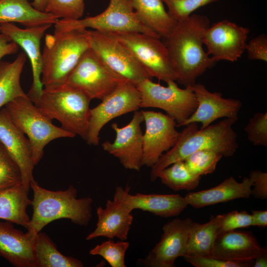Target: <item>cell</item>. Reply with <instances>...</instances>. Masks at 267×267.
Here are the masks:
<instances>
[{
    "label": "cell",
    "mask_w": 267,
    "mask_h": 267,
    "mask_svg": "<svg viewBox=\"0 0 267 267\" xmlns=\"http://www.w3.org/2000/svg\"><path fill=\"white\" fill-rule=\"evenodd\" d=\"M210 26L204 15L192 14L178 21L173 31L163 38L179 84L191 87L196 79L216 62L203 48L204 36Z\"/></svg>",
    "instance_id": "obj_1"
},
{
    "label": "cell",
    "mask_w": 267,
    "mask_h": 267,
    "mask_svg": "<svg viewBox=\"0 0 267 267\" xmlns=\"http://www.w3.org/2000/svg\"><path fill=\"white\" fill-rule=\"evenodd\" d=\"M237 120L238 117L224 118L200 129L196 123L185 126L176 144L163 154L151 167L150 180L154 182L163 169L177 161H183L198 150H212L222 156H232L239 146L237 134L232 127Z\"/></svg>",
    "instance_id": "obj_2"
},
{
    "label": "cell",
    "mask_w": 267,
    "mask_h": 267,
    "mask_svg": "<svg viewBox=\"0 0 267 267\" xmlns=\"http://www.w3.org/2000/svg\"><path fill=\"white\" fill-rule=\"evenodd\" d=\"M54 27L53 34L45 35L42 52L41 82L44 88L64 85L89 48L87 29Z\"/></svg>",
    "instance_id": "obj_3"
},
{
    "label": "cell",
    "mask_w": 267,
    "mask_h": 267,
    "mask_svg": "<svg viewBox=\"0 0 267 267\" xmlns=\"http://www.w3.org/2000/svg\"><path fill=\"white\" fill-rule=\"evenodd\" d=\"M31 205L33 214L27 230L38 234L49 223L58 219H69L73 223L87 226L92 217V199L77 198V189L70 185L64 190L51 191L41 187L33 180Z\"/></svg>",
    "instance_id": "obj_4"
},
{
    "label": "cell",
    "mask_w": 267,
    "mask_h": 267,
    "mask_svg": "<svg viewBox=\"0 0 267 267\" xmlns=\"http://www.w3.org/2000/svg\"><path fill=\"white\" fill-rule=\"evenodd\" d=\"M90 100L81 91L64 84L43 88L34 104L49 119L59 121L62 128L86 141Z\"/></svg>",
    "instance_id": "obj_5"
},
{
    "label": "cell",
    "mask_w": 267,
    "mask_h": 267,
    "mask_svg": "<svg viewBox=\"0 0 267 267\" xmlns=\"http://www.w3.org/2000/svg\"><path fill=\"white\" fill-rule=\"evenodd\" d=\"M3 108L14 125L27 135L35 166L42 158L45 146L52 140L76 136L52 124V120L41 112L28 95L14 99Z\"/></svg>",
    "instance_id": "obj_6"
},
{
    "label": "cell",
    "mask_w": 267,
    "mask_h": 267,
    "mask_svg": "<svg viewBox=\"0 0 267 267\" xmlns=\"http://www.w3.org/2000/svg\"><path fill=\"white\" fill-rule=\"evenodd\" d=\"M164 87L147 78L136 88L140 95V107L157 108L164 110L179 127L194 112L197 101L191 87L180 88L175 81Z\"/></svg>",
    "instance_id": "obj_7"
},
{
    "label": "cell",
    "mask_w": 267,
    "mask_h": 267,
    "mask_svg": "<svg viewBox=\"0 0 267 267\" xmlns=\"http://www.w3.org/2000/svg\"><path fill=\"white\" fill-rule=\"evenodd\" d=\"M108 34L130 50L151 78L154 77L166 83L177 80L168 51L161 38L139 32Z\"/></svg>",
    "instance_id": "obj_8"
},
{
    "label": "cell",
    "mask_w": 267,
    "mask_h": 267,
    "mask_svg": "<svg viewBox=\"0 0 267 267\" xmlns=\"http://www.w3.org/2000/svg\"><path fill=\"white\" fill-rule=\"evenodd\" d=\"M68 28H91L106 33L139 32L161 37L138 19L130 0H110L107 8L92 17L76 20L59 19L55 24Z\"/></svg>",
    "instance_id": "obj_9"
},
{
    "label": "cell",
    "mask_w": 267,
    "mask_h": 267,
    "mask_svg": "<svg viewBox=\"0 0 267 267\" xmlns=\"http://www.w3.org/2000/svg\"><path fill=\"white\" fill-rule=\"evenodd\" d=\"M125 81L111 71L89 48L64 84L81 91L90 100H102Z\"/></svg>",
    "instance_id": "obj_10"
},
{
    "label": "cell",
    "mask_w": 267,
    "mask_h": 267,
    "mask_svg": "<svg viewBox=\"0 0 267 267\" xmlns=\"http://www.w3.org/2000/svg\"><path fill=\"white\" fill-rule=\"evenodd\" d=\"M89 48L114 73L134 86L151 78L130 50L110 34L88 30Z\"/></svg>",
    "instance_id": "obj_11"
},
{
    "label": "cell",
    "mask_w": 267,
    "mask_h": 267,
    "mask_svg": "<svg viewBox=\"0 0 267 267\" xmlns=\"http://www.w3.org/2000/svg\"><path fill=\"white\" fill-rule=\"evenodd\" d=\"M90 110L89 130L86 141L97 145L102 128L112 119L140 108V95L136 87L125 81Z\"/></svg>",
    "instance_id": "obj_12"
},
{
    "label": "cell",
    "mask_w": 267,
    "mask_h": 267,
    "mask_svg": "<svg viewBox=\"0 0 267 267\" xmlns=\"http://www.w3.org/2000/svg\"><path fill=\"white\" fill-rule=\"evenodd\" d=\"M145 124L143 134L142 165L152 167L161 156L177 143L180 132L176 120L167 114L153 111H141Z\"/></svg>",
    "instance_id": "obj_13"
},
{
    "label": "cell",
    "mask_w": 267,
    "mask_h": 267,
    "mask_svg": "<svg viewBox=\"0 0 267 267\" xmlns=\"http://www.w3.org/2000/svg\"><path fill=\"white\" fill-rule=\"evenodd\" d=\"M249 32L248 28L226 19L210 26L203 40L207 53L216 63L237 61L245 50Z\"/></svg>",
    "instance_id": "obj_14"
},
{
    "label": "cell",
    "mask_w": 267,
    "mask_h": 267,
    "mask_svg": "<svg viewBox=\"0 0 267 267\" xmlns=\"http://www.w3.org/2000/svg\"><path fill=\"white\" fill-rule=\"evenodd\" d=\"M193 221L176 218L163 227L160 241L138 262L148 267H174L176 259L186 254L188 232Z\"/></svg>",
    "instance_id": "obj_15"
},
{
    "label": "cell",
    "mask_w": 267,
    "mask_h": 267,
    "mask_svg": "<svg viewBox=\"0 0 267 267\" xmlns=\"http://www.w3.org/2000/svg\"><path fill=\"white\" fill-rule=\"evenodd\" d=\"M144 121L141 111H136L130 123L123 127L111 125L115 132L113 142L106 140L102 144L103 149L119 160L127 169L139 171L142 165L143 134L141 124Z\"/></svg>",
    "instance_id": "obj_16"
},
{
    "label": "cell",
    "mask_w": 267,
    "mask_h": 267,
    "mask_svg": "<svg viewBox=\"0 0 267 267\" xmlns=\"http://www.w3.org/2000/svg\"><path fill=\"white\" fill-rule=\"evenodd\" d=\"M51 24H44L21 28L12 23H0V33L4 34L20 46L31 62L33 83L28 93L33 103L39 99L43 89L41 82L42 53L41 41Z\"/></svg>",
    "instance_id": "obj_17"
},
{
    "label": "cell",
    "mask_w": 267,
    "mask_h": 267,
    "mask_svg": "<svg viewBox=\"0 0 267 267\" xmlns=\"http://www.w3.org/2000/svg\"><path fill=\"white\" fill-rule=\"evenodd\" d=\"M191 87L197 99V106L191 115L180 126L196 123H200V129H203L220 118L238 117L242 107L239 100L224 98L222 93L211 92L200 83H195Z\"/></svg>",
    "instance_id": "obj_18"
},
{
    "label": "cell",
    "mask_w": 267,
    "mask_h": 267,
    "mask_svg": "<svg viewBox=\"0 0 267 267\" xmlns=\"http://www.w3.org/2000/svg\"><path fill=\"white\" fill-rule=\"evenodd\" d=\"M132 211L124 199L115 192L113 199L107 200L105 208L99 207L96 209V227L88 235L86 240L99 237L127 240L133 221Z\"/></svg>",
    "instance_id": "obj_19"
},
{
    "label": "cell",
    "mask_w": 267,
    "mask_h": 267,
    "mask_svg": "<svg viewBox=\"0 0 267 267\" xmlns=\"http://www.w3.org/2000/svg\"><path fill=\"white\" fill-rule=\"evenodd\" d=\"M0 144L19 167L22 184L29 191L30 183L34 179L33 173L35 166L31 144L28 138L12 122L3 108L0 110Z\"/></svg>",
    "instance_id": "obj_20"
},
{
    "label": "cell",
    "mask_w": 267,
    "mask_h": 267,
    "mask_svg": "<svg viewBox=\"0 0 267 267\" xmlns=\"http://www.w3.org/2000/svg\"><path fill=\"white\" fill-rule=\"evenodd\" d=\"M11 223L0 222V256L16 267H38L34 250L37 234L23 232Z\"/></svg>",
    "instance_id": "obj_21"
},
{
    "label": "cell",
    "mask_w": 267,
    "mask_h": 267,
    "mask_svg": "<svg viewBox=\"0 0 267 267\" xmlns=\"http://www.w3.org/2000/svg\"><path fill=\"white\" fill-rule=\"evenodd\" d=\"M267 253L254 235L246 231L231 230L218 235L209 256L233 262H253Z\"/></svg>",
    "instance_id": "obj_22"
},
{
    "label": "cell",
    "mask_w": 267,
    "mask_h": 267,
    "mask_svg": "<svg viewBox=\"0 0 267 267\" xmlns=\"http://www.w3.org/2000/svg\"><path fill=\"white\" fill-rule=\"evenodd\" d=\"M130 186H119L115 192L126 201L132 211L140 209L167 218L179 215L188 205L184 197L179 194L130 193Z\"/></svg>",
    "instance_id": "obj_23"
},
{
    "label": "cell",
    "mask_w": 267,
    "mask_h": 267,
    "mask_svg": "<svg viewBox=\"0 0 267 267\" xmlns=\"http://www.w3.org/2000/svg\"><path fill=\"white\" fill-rule=\"evenodd\" d=\"M252 187V182L249 177L238 182L234 178L230 177L213 188L189 192L184 197L188 205L198 209L235 199L249 198Z\"/></svg>",
    "instance_id": "obj_24"
},
{
    "label": "cell",
    "mask_w": 267,
    "mask_h": 267,
    "mask_svg": "<svg viewBox=\"0 0 267 267\" xmlns=\"http://www.w3.org/2000/svg\"><path fill=\"white\" fill-rule=\"evenodd\" d=\"M59 18L37 10L28 0H0V23L17 22L26 27L55 24Z\"/></svg>",
    "instance_id": "obj_25"
},
{
    "label": "cell",
    "mask_w": 267,
    "mask_h": 267,
    "mask_svg": "<svg viewBox=\"0 0 267 267\" xmlns=\"http://www.w3.org/2000/svg\"><path fill=\"white\" fill-rule=\"evenodd\" d=\"M141 23L159 35L167 37L178 21L165 8L162 0H130Z\"/></svg>",
    "instance_id": "obj_26"
},
{
    "label": "cell",
    "mask_w": 267,
    "mask_h": 267,
    "mask_svg": "<svg viewBox=\"0 0 267 267\" xmlns=\"http://www.w3.org/2000/svg\"><path fill=\"white\" fill-rule=\"evenodd\" d=\"M28 192L22 183L0 189V219L28 229L30 218L27 209L32 203Z\"/></svg>",
    "instance_id": "obj_27"
},
{
    "label": "cell",
    "mask_w": 267,
    "mask_h": 267,
    "mask_svg": "<svg viewBox=\"0 0 267 267\" xmlns=\"http://www.w3.org/2000/svg\"><path fill=\"white\" fill-rule=\"evenodd\" d=\"M220 233V215L212 216L205 223L193 221L188 232L185 256H209Z\"/></svg>",
    "instance_id": "obj_28"
},
{
    "label": "cell",
    "mask_w": 267,
    "mask_h": 267,
    "mask_svg": "<svg viewBox=\"0 0 267 267\" xmlns=\"http://www.w3.org/2000/svg\"><path fill=\"white\" fill-rule=\"evenodd\" d=\"M26 58L25 53L20 52L12 62H0V110L14 99L27 95L20 84Z\"/></svg>",
    "instance_id": "obj_29"
},
{
    "label": "cell",
    "mask_w": 267,
    "mask_h": 267,
    "mask_svg": "<svg viewBox=\"0 0 267 267\" xmlns=\"http://www.w3.org/2000/svg\"><path fill=\"white\" fill-rule=\"evenodd\" d=\"M35 254L38 267H83L82 262L60 253L50 238L39 232L35 245Z\"/></svg>",
    "instance_id": "obj_30"
},
{
    "label": "cell",
    "mask_w": 267,
    "mask_h": 267,
    "mask_svg": "<svg viewBox=\"0 0 267 267\" xmlns=\"http://www.w3.org/2000/svg\"><path fill=\"white\" fill-rule=\"evenodd\" d=\"M158 178L173 190L190 191L198 187L201 177L192 174L184 161H179L161 171Z\"/></svg>",
    "instance_id": "obj_31"
},
{
    "label": "cell",
    "mask_w": 267,
    "mask_h": 267,
    "mask_svg": "<svg viewBox=\"0 0 267 267\" xmlns=\"http://www.w3.org/2000/svg\"><path fill=\"white\" fill-rule=\"evenodd\" d=\"M222 157L212 150H201L191 154L183 161L192 174L201 177L213 173Z\"/></svg>",
    "instance_id": "obj_32"
},
{
    "label": "cell",
    "mask_w": 267,
    "mask_h": 267,
    "mask_svg": "<svg viewBox=\"0 0 267 267\" xmlns=\"http://www.w3.org/2000/svg\"><path fill=\"white\" fill-rule=\"evenodd\" d=\"M129 246L125 240L114 242L109 239L96 245L89 251V254L102 257L112 267H126L125 257Z\"/></svg>",
    "instance_id": "obj_33"
},
{
    "label": "cell",
    "mask_w": 267,
    "mask_h": 267,
    "mask_svg": "<svg viewBox=\"0 0 267 267\" xmlns=\"http://www.w3.org/2000/svg\"><path fill=\"white\" fill-rule=\"evenodd\" d=\"M85 10L84 0H47L44 12L59 19H81Z\"/></svg>",
    "instance_id": "obj_34"
},
{
    "label": "cell",
    "mask_w": 267,
    "mask_h": 267,
    "mask_svg": "<svg viewBox=\"0 0 267 267\" xmlns=\"http://www.w3.org/2000/svg\"><path fill=\"white\" fill-rule=\"evenodd\" d=\"M22 183L20 169L0 144V189Z\"/></svg>",
    "instance_id": "obj_35"
},
{
    "label": "cell",
    "mask_w": 267,
    "mask_h": 267,
    "mask_svg": "<svg viewBox=\"0 0 267 267\" xmlns=\"http://www.w3.org/2000/svg\"><path fill=\"white\" fill-rule=\"evenodd\" d=\"M250 142L256 146H267V112H257L244 128Z\"/></svg>",
    "instance_id": "obj_36"
},
{
    "label": "cell",
    "mask_w": 267,
    "mask_h": 267,
    "mask_svg": "<svg viewBox=\"0 0 267 267\" xmlns=\"http://www.w3.org/2000/svg\"><path fill=\"white\" fill-rule=\"evenodd\" d=\"M167 6L169 13L177 21L189 16L200 7L219 0H162Z\"/></svg>",
    "instance_id": "obj_37"
},
{
    "label": "cell",
    "mask_w": 267,
    "mask_h": 267,
    "mask_svg": "<svg viewBox=\"0 0 267 267\" xmlns=\"http://www.w3.org/2000/svg\"><path fill=\"white\" fill-rule=\"evenodd\" d=\"M252 223L251 214L245 211H232L220 215V233L248 227L252 226Z\"/></svg>",
    "instance_id": "obj_38"
},
{
    "label": "cell",
    "mask_w": 267,
    "mask_h": 267,
    "mask_svg": "<svg viewBox=\"0 0 267 267\" xmlns=\"http://www.w3.org/2000/svg\"><path fill=\"white\" fill-rule=\"evenodd\" d=\"M183 258L195 267H249L253 262H233L211 256H185Z\"/></svg>",
    "instance_id": "obj_39"
},
{
    "label": "cell",
    "mask_w": 267,
    "mask_h": 267,
    "mask_svg": "<svg viewBox=\"0 0 267 267\" xmlns=\"http://www.w3.org/2000/svg\"><path fill=\"white\" fill-rule=\"evenodd\" d=\"M248 58L250 60H262L267 62V37L265 34L251 40L246 44Z\"/></svg>",
    "instance_id": "obj_40"
},
{
    "label": "cell",
    "mask_w": 267,
    "mask_h": 267,
    "mask_svg": "<svg viewBox=\"0 0 267 267\" xmlns=\"http://www.w3.org/2000/svg\"><path fill=\"white\" fill-rule=\"evenodd\" d=\"M249 178L252 182L253 188L251 189V195L258 199L267 198V173L260 170H252Z\"/></svg>",
    "instance_id": "obj_41"
},
{
    "label": "cell",
    "mask_w": 267,
    "mask_h": 267,
    "mask_svg": "<svg viewBox=\"0 0 267 267\" xmlns=\"http://www.w3.org/2000/svg\"><path fill=\"white\" fill-rule=\"evenodd\" d=\"M19 47L7 36L0 33V62L3 56L17 53Z\"/></svg>",
    "instance_id": "obj_42"
},
{
    "label": "cell",
    "mask_w": 267,
    "mask_h": 267,
    "mask_svg": "<svg viewBox=\"0 0 267 267\" xmlns=\"http://www.w3.org/2000/svg\"><path fill=\"white\" fill-rule=\"evenodd\" d=\"M252 226L265 228L267 226V211L254 210L252 211Z\"/></svg>",
    "instance_id": "obj_43"
},
{
    "label": "cell",
    "mask_w": 267,
    "mask_h": 267,
    "mask_svg": "<svg viewBox=\"0 0 267 267\" xmlns=\"http://www.w3.org/2000/svg\"><path fill=\"white\" fill-rule=\"evenodd\" d=\"M254 267H267V253H264L254 260Z\"/></svg>",
    "instance_id": "obj_44"
},
{
    "label": "cell",
    "mask_w": 267,
    "mask_h": 267,
    "mask_svg": "<svg viewBox=\"0 0 267 267\" xmlns=\"http://www.w3.org/2000/svg\"><path fill=\"white\" fill-rule=\"evenodd\" d=\"M47 0H33L31 4L37 10L44 12Z\"/></svg>",
    "instance_id": "obj_45"
}]
</instances>
